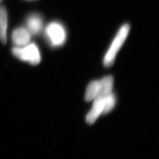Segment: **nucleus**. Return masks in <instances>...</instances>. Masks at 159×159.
I'll return each instance as SVG.
<instances>
[{
	"mask_svg": "<svg viewBox=\"0 0 159 159\" xmlns=\"http://www.w3.org/2000/svg\"><path fill=\"white\" fill-rule=\"evenodd\" d=\"M2 0H0V2H2Z\"/></svg>",
	"mask_w": 159,
	"mask_h": 159,
	"instance_id": "11",
	"label": "nucleus"
},
{
	"mask_svg": "<svg viewBox=\"0 0 159 159\" xmlns=\"http://www.w3.org/2000/svg\"><path fill=\"white\" fill-rule=\"evenodd\" d=\"M45 34L52 47L62 46L67 37L65 28L58 21H52L45 28Z\"/></svg>",
	"mask_w": 159,
	"mask_h": 159,
	"instance_id": "3",
	"label": "nucleus"
},
{
	"mask_svg": "<svg viewBox=\"0 0 159 159\" xmlns=\"http://www.w3.org/2000/svg\"><path fill=\"white\" fill-rule=\"evenodd\" d=\"M103 109L102 114H106L111 111L116 104V97L114 94L111 93L109 95L103 97Z\"/></svg>",
	"mask_w": 159,
	"mask_h": 159,
	"instance_id": "10",
	"label": "nucleus"
},
{
	"mask_svg": "<svg viewBox=\"0 0 159 159\" xmlns=\"http://www.w3.org/2000/svg\"><path fill=\"white\" fill-rule=\"evenodd\" d=\"M129 31H130V25L128 24L123 25L119 29L110 47L104 56L103 65L106 67H110L113 64L118 52L128 37Z\"/></svg>",
	"mask_w": 159,
	"mask_h": 159,
	"instance_id": "1",
	"label": "nucleus"
},
{
	"mask_svg": "<svg viewBox=\"0 0 159 159\" xmlns=\"http://www.w3.org/2000/svg\"><path fill=\"white\" fill-rule=\"evenodd\" d=\"M99 80H93L88 84L85 94V99L87 102H90L96 98L99 95Z\"/></svg>",
	"mask_w": 159,
	"mask_h": 159,
	"instance_id": "9",
	"label": "nucleus"
},
{
	"mask_svg": "<svg viewBox=\"0 0 159 159\" xmlns=\"http://www.w3.org/2000/svg\"><path fill=\"white\" fill-rule=\"evenodd\" d=\"M8 24V16L6 9L0 7V40L2 43H7V31Z\"/></svg>",
	"mask_w": 159,
	"mask_h": 159,
	"instance_id": "7",
	"label": "nucleus"
},
{
	"mask_svg": "<svg viewBox=\"0 0 159 159\" xmlns=\"http://www.w3.org/2000/svg\"><path fill=\"white\" fill-rule=\"evenodd\" d=\"M31 34L25 27H20L14 30L11 34V40L16 47H23L31 41Z\"/></svg>",
	"mask_w": 159,
	"mask_h": 159,
	"instance_id": "5",
	"label": "nucleus"
},
{
	"mask_svg": "<svg viewBox=\"0 0 159 159\" xmlns=\"http://www.w3.org/2000/svg\"><path fill=\"white\" fill-rule=\"evenodd\" d=\"M12 53L16 58L24 62H27L32 65L39 64L41 61V52L34 43H29L23 47H14Z\"/></svg>",
	"mask_w": 159,
	"mask_h": 159,
	"instance_id": "2",
	"label": "nucleus"
},
{
	"mask_svg": "<svg viewBox=\"0 0 159 159\" xmlns=\"http://www.w3.org/2000/svg\"><path fill=\"white\" fill-rule=\"evenodd\" d=\"M103 109V99L102 97H98L93 99L92 108L86 116V121L89 124H93L99 116L102 114Z\"/></svg>",
	"mask_w": 159,
	"mask_h": 159,
	"instance_id": "6",
	"label": "nucleus"
},
{
	"mask_svg": "<svg viewBox=\"0 0 159 159\" xmlns=\"http://www.w3.org/2000/svg\"><path fill=\"white\" fill-rule=\"evenodd\" d=\"M29 1H32V0H29Z\"/></svg>",
	"mask_w": 159,
	"mask_h": 159,
	"instance_id": "12",
	"label": "nucleus"
},
{
	"mask_svg": "<svg viewBox=\"0 0 159 159\" xmlns=\"http://www.w3.org/2000/svg\"><path fill=\"white\" fill-rule=\"evenodd\" d=\"M99 92L98 97H105L112 93L113 86V78L111 76L103 77L99 80ZM97 97V98H98Z\"/></svg>",
	"mask_w": 159,
	"mask_h": 159,
	"instance_id": "8",
	"label": "nucleus"
},
{
	"mask_svg": "<svg viewBox=\"0 0 159 159\" xmlns=\"http://www.w3.org/2000/svg\"><path fill=\"white\" fill-rule=\"evenodd\" d=\"M25 28L31 35H37L43 29V19L38 13H32L26 19Z\"/></svg>",
	"mask_w": 159,
	"mask_h": 159,
	"instance_id": "4",
	"label": "nucleus"
}]
</instances>
